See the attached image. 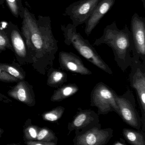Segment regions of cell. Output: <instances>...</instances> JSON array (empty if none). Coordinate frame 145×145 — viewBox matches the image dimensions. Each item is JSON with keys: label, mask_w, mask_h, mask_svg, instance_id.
I'll list each match as a JSON object with an SVG mask.
<instances>
[{"label": "cell", "mask_w": 145, "mask_h": 145, "mask_svg": "<svg viewBox=\"0 0 145 145\" xmlns=\"http://www.w3.org/2000/svg\"><path fill=\"white\" fill-rule=\"evenodd\" d=\"M117 93L103 82L97 83L90 94V106L97 108L98 115H106L114 112L119 116L120 112L116 102Z\"/></svg>", "instance_id": "cell-4"}, {"label": "cell", "mask_w": 145, "mask_h": 145, "mask_svg": "<svg viewBox=\"0 0 145 145\" xmlns=\"http://www.w3.org/2000/svg\"><path fill=\"white\" fill-rule=\"evenodd\" d=\"M5 2V0H0V5H3Z\"/></svg>", "instance_id": "cell-29"}, {"label": "cell", "mask_w": 145, "mask_h": 145, "mask_svg": "<svg viewBox=\"0 0 145 145\" xmlns=\"http://www.w3.org/2000/svg\"><path fill=\"white\" fill-rule=\"evenodd\" d=\"M23 139L26 141L36 140L40 127L32 124V120L28 119L23 126Z\"/></svg>", "instance_id": "cell-20"}, {"label": "cell", "mask_w": 145, "mask_h": 145, "mask_svg": "<svg viewBox=\"0 0 145 145\" xmlns=\"http://www.w3.org/2000/svg\"><path fill=\"white\" fill-rule=\"evenodd\" d=\"M99 115L93 110L78 108L72 120L68 124V135L74 131L75 135L82 134L99 123Z\"/></svg>", "instance_id": "cell-10"}, {"label": "cell", "mask_w": 145, "mask_h": 145, "mask_svg": "<svg viewBox=\"0 0 145 145\" xmlns=\"http://www.w3.org/2000/svg\"><path fill=\"white\" fill-rule=\"evenodd\" d=\"M7 6L12 15L16 18L20 17L22 18L24 8L22 4V0H5Z\"/></svg>", "instance_id": "cell-22"}, {"label": "cell", "mask_w": 145, "mask_h": 145, "mask_svg": "<svg viewBox=\"0 0 145 145\" xmlns=\"http://www.w3.org/2000/svg\"><path fill=\"white\" fill-rule=\"evenodd\" d=\"M9 50L13 52L8 30V23H0V53Z\"/></svg>", "instance_id": "cell-19"}, {"label": "cell", "mask_w": 145, "mask_h": 145, "mask_svg": "<svg viewBox=\"0 0 145 145\" xmlns=\"http://www.w3.org/2000/svg\"><path fill=\"white\" fill-rule=\"evenodd\" d=\"M37 140L46 142H52L57 144L58 138L53 131L47 127H40Z\"/></svg>", "instance_id": "cell-23"}, {"label": "cell", "mask_w": 145, "mask_h": 145, "mask_svg": "<svg viewBox=\"0 0 145 145\" xmlns=\"http://www.w3.org/2000/svg\"><path fill=\"white\" fill-rule=\"evenodd\" d=\"M79 88L75 84H63L54 91L51 97L52 102H61L72 96L78 92Z\"/></svg>", "instance_id": "cell-15"}, {"label": "cell", "mask_w": 145, "mask_h": 145, "mask_svg": "<svg viewBox=\"0 0 145 145\" xmlns=\"http://www.w3.org/2000/svg\"><path fill=\"white\" fill-rule=\"evenodd\" d=\"M21 33L27 50L28 64L42 75L53 65L58 41L53 35L49 16L35 15L24 8Z\"/></svg>", "instance_id": "cell-1"}, {"label": "cell", "mask_w": 145, "mask_h": 145, "mask_svg": "<svg viewBox=\"0 0 145 145\" xmlns=\"http://www.w3.org/2000/svg\"><path fill=\"white\" fill-rule=\"evenodd\" d=\"M131 33L133 41L132 58L145 62V19L137 13L131 21Z\"/></svg>", "instance_id": "cell-7"}, {"label": "cell", "mask_w": 145, "mask_h": 145, "mask_svg": "<svg viewBox=\"0 0 145 145\" xmlns=\"http://www.w3.org/2000/svg\"><path fill=\"white\" fill-rule=\"evenodd\" d=\"M101 0H79L69 5L65 9L64 16H67L77 27L85 23Z\"/></svg>", "instance_id": "cell-9"}, {"label": "cell", "mask_w": 145, "mask_h": 145, "mask_svg": "<svg viewBox=\"0 0 145 145\" xmlns=\"http://www.w3.org/2000/svg\"><path fill=\"white\" fill-rule=\"evenodd\" d=\"M0 101H2L6 103H9L12 102L11 101L9 98H7L5 95L0 93Z\"/></svg>", "instance_id": "cell-26"}, {"label": "cell", "mask_w": 145, "mask_h": 145, "mask_svg": "<svg viewBox=\"0 0 145 145\" xmlns=\"http://www.w3.org/2000/svg\"><path fill=\"white\" fill-rule=\"evenodd\" d=\"M67 81V74L60 69L52 67L47 70L46 84L52 88H57Z\"/></svg>", "instance_id": "cell-16"}, {"label": "cell", "mask_w": 145, "mask_h": 145, "mask_svg": "<svg viewBox=\"0 0 145 145\" xmlns=\"http://www.w3.org/2000/svg\"><path fill=\"white\" fill-rule=\"evenodd\" d=\"M61 29L64 38V42L68 46H72L80 55L101 70L109 74L113 72L90 44L89 40L84 39L72 24L61 25Z\"/></svg>", "instance_id": "cell-3"}, {"label": "cell", "mask_w": 145, "mask_h": 145, "mask_svg": "<svg viewBox=\"0 0 145 145\" xmlns=\"http://www.w3.org/2000/svg\"><path fill=\"white\" fill-rule=\"evenodd\" d=\"M11 43L18 63L21 65L28 64L27 50L25 40L17 25L12 22L8 23Z\"/></svg>", "instance_id": "cell-11"}, {"label": "cell", "mask_w": 145, "mask_h": 145, "mask_svg": "<svg viewBox=\"0 0 145 145\" xmlns=\"http://www.w3.org/2000/svg\"><path fill=\"white\" fill-rule=\"evenodd\" d=\"M20 81L18 79L7 73L0 68V81L5 83H14Z\"/></svg>", "instance_id": "cell-24"}, {"label": "cell", "mask_w": 145, "mask_h": 145, "mask_svg": "<svg viewBox=\"0 0 145 145\" xmlns=\"http://www.w3.org/2000/svg\"><path fill=\"white\" fill-rule=\"evenodd\" d=\"M0 68L19 80H24L26 78V72L21 65L15 61L10 63H0Z\"/></svg>", "instance_id": "cell-18"}, {"label": "cell", "mask_w": 145, "mask_h": 145, "mask_svg": "<svg viewBox=\"0 0 145 145\" xmlns=\"http://www.w3.org/2000/svg\"><path fill=\"white\" fill-rule=\"evenodd\" d=\"M106 44L111 48L113 52L114 61L118 67L125 72L132 63L133 41L130 30L127 25L119 29L115 21L107 25L102 35L96 39L93 45Z\"/></svg>", "instance_id": "cell-2"}, {"label": "cell", "mask_w": 145, "mask_h": 145, "mask_svg": "<svg viewBox=\"0 0 145 145\" xmlns=\"http://www.w3.org/2000/svg\"><path fill=\"white\" fill-rule=\"evenodd\" d=\"M113 145H127V144L124 139L120 138L119 140L116 141Z\"/></svg>", "instance_id": "cell-27"}, {"label": "cell", "mask_w": 145, "mask_h": 145, "mask_svg": "<svg viewBox=\"0 0 145 145\" xmlns=\"http://www.w3.org/2000/svg\"><path fill=\"white\" fill-rule=\"evenodd\" d=\"M10 97L29 107L36 104V99L33 87L27 81L21 80L12 86L7 92Z\"/></svg>", "instance_id": "cell-13"}, {"label": "cell", "mask_w": 145, "mask_h": 145, "mask_svg": "<svg viewBox=\"0 0 145 145\" xmlns=\"http://www.w3.org/2000/svg\"><path fill=\"white\" fill-rule=\"evenodd\" d=\"M24 143L27 145H56V143L52 142L44 141L31 140L24 141Z\"/></svg>", "instance_id": "cell-25"}, {"label": "cell", "mask_w": 145, "mask_h": 145, "mask_svg": "<svg viewBox=\"0 0 145 145\" xmlns=\"http://www.w3.org/2000/svg\"><path fill=\"white\" fill-rule=\"evenodd\" d=\"M122 134L129 144L132 145H145V133L140 130L124 128Z\"/></svg>", "instance_id": "cell-17"}, {"label": "cell", "mask_w": 145, "mask_h": 145, "mask_svg": "<svg viewBox=\"0 0 145 145\" xmlns=\"http://www.w3.org/2000/svg\"><path fill=\"white\" fill-rule=\"evenodd\" d=\"M129 74L130 85L135 91L137 102L142 113V129L145 131V62L132 58Z\"/></svg>", "instance_id": "cell-5"}, {"label": "cell", "mask_w": 145, "mask_h": 145, "mask_svg": "<svg viewBox=\"0 0 145 145\" xmlns=\"http://www.w3.org/2000/svg\"><path fill=\"white\" fill-rule=\"evenodd\" d=\"M65 110L64 107L58 106L50 111L43 113L41 117L45 121L50 123H56L62 117Z\"/></svg>", "instance_id": "cell-21"}, {"label": "cell", "mask_w": 145, "mask_h": 145, "mask_svg": "<svg viewBox=\"0 0 145 145\" xmlns=\"http://www.w3.org/2000/svg\"><path fill=\"white\" fill-rule=\"evenodd\" d=\"M58 61L63 70L83 75L92 74V72L85 66L81 58L72 52H60Z\"/></svg>", "instance_id": "cell-12"}, {"label": "cell", "mask_w": 145, "mask_h": 145, "mask_svg": "<svg viewBox=\"0 0 145 145\" xmlns=\"http://www.w3.org/2000/svg\"><path fill=\"white\" fill-rule=\"evenodd\" d=\"M119 109V116L124 122L132 128L140 130L142 128L141 118L137 112L133 93L128 89L123 95H115Z\"/></svg>", "instance_id": "cell-6"}, {"label": "cell", "mask_w": 145, "mask_h": 145, "mask_svg": "<svg viewBox=\"0 0 145 145\" xmlns=\"http://www.w3.org/2000/svg\"><path fill=\"white\" fill-rule=\"evenodd\" d=\"M113 137V130L111 128H102L98 123L85 132L75 135L73 139L74 145H105Z\"/></svg>", "instance_id": "cell-8"}, {"label": "cell", "mask_w": 145, "mask_h": 145, "mask_svg": "<svg viewBox=\"0 0 145 145\" xmlns=\"http://www.w3.org/2000/svg\"><path fill=\"white\" fill-rule=\"evenodd\" d=\"M115 2V0L100 1L85 23V33L87 36L91 34L93 29L99 23L101 19L111 10Z\"/></svg>", "instance_id": "cell-14"}, {"label": "cell", "mask_w": 145, "mask_h": 145, "mask_svg": "<svg viewBox=\"0 0 145 145\" xmlns=\"http://www.w3.org/2000/svg\"><path fill=\"white\" fill-rule=\"evenodd\" d=\"M4 132V130L2 128H0V138H1L2 135Z\"/></svg>", "instance_id": "cell-28"}]
</instances>
